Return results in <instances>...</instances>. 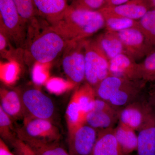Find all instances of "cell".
Returning <instances> with one entry per match:
<instances>
[{
    "instance_id": "6da1fadb",
    "label": "cell",
    "mask_w": 155,
    "mask_h": 155,
    "mask_svg": "<svg viewBox=\"0 0 155 155\" xmlns=\"http://www.w3.org/2000/svg\"><path fill=\"white\" fill-rule=\"evenodd\" d=\"M67 42L87 39L105 26L99 11L75 8L69 5L63 16L49 25Z\"/></svg>"
},
{
    "instance_id": "7a4b0ae2",
    "label": "cell",
    "mask_w": 155,
    "mask_h": 155,
    "mask_svg": "<svg viewBox=\"0 0 155 155\" xmlns=\"http://www.w3.org/2000/svg\"><path fill=\"white\" fill-rule=\"evenodd\" d=\"M35 35L27 33L23 59L27 64H47L64 52L67 42L49 25Z\"/></svg>"
},
{
    "instance_id": "3957f363",
    "label": "cell",
    "mask_w": 155,
    "mask_h": 155,
    "mask_svg": "<svg viewBox=\"0 0 155 155\" xmlns=\"http://www.w3.org/2000/svg\"><path fill=\"white\" fill-rule=\"evenodd\" d=\"M0 28L17 48L24 51L28 27L19 15L13 0H0Z\"/></svg>"
},
{
    "instance_id": "277c9868",
    "label": "cell",
    "mask_w": 155,
    "mask_h": 155,
    "mask_svg": "<svg viewBox=\"0 0 155 155\" xmlns=\"http://www.w3.org/2000/svg\"><path fill=\"white\" fill-rule=\"evenodd\" d=\"M85 80L92 87L110 75V61L94 39L85 40Z\"/></svg>"
},
{
    "instance_id": "5b68a950",
    "label": "cell",
    "mask_w": 155,
    "mask_h": 155,
    "mask_svg": "<svg viewBox=\"0 0 155 155\" xmlns=\"http://www.w3.org/2000/svg\"><path fill=\"white\" fill-rule=\"evenodd\" d=\"M85 40L67 42L62 53V67L64 73L74 84H78L85 80Z\"/></svg>"
},
{
    "instance_id": "8992f818",
    "label": "cell",
    "mask_w": 155,
    "mask_h": 155,
    "mask_svg": "<svg viewBox=\"0 0 155 155\" xmlns=\"http://www.w3.org/2000/svg\"><path fill=\"white\" fill-rule=\"evenodd\" d=\"M18 92L25 112L24 117L51 120L54 113L55 107L49 97L39 90L33 87Z\"/></svg>"
},
{
    "instance_id": "52a82bcc",
    "label": "cell",
    "mask_w": 155,
    "mask_h": 155,
    "mask_svg": "<svg viewBox=\"0 0 155 155\" xmlns=\"http://www.w3.org/2000/svg\"><path fill=\"white\" fill-rule=\"evenodd\" d=\"M22 127L16 130L17 137L22 140L60 141L61 134L58 127L51 120L32 117H24Z\"/></svg>"
},
{
    "instance_id": "ba28073f",
    "label": "cell",
    "mask_w": 155,
    "mask_h": 155,
    "mask_svg": "<svg viewBox=\"0 0 155 155\" xmlns=\"http://www.w3.org/2000/svg\"><path fill=\"white\" fill-rule=\"evenodd\" d=\"M145 83L142 80L134 81L117 77L112 94L107 102L119 110L140 97Z\"/></svg>"
},
{
    "instance_id": "9c48e42d",
    "label": "cell",
    "mask_w": 155,
    "mask_h": 155,
    "mask_svg": "<svg viewBox=\"0 0 155 155\" xmlns=\"http://www.w3.org/2000/svg\"><path fill=\"white\" fill-rule=\"evenodd\" d=\"M154 113L150 105L139 97L119 110V123L138 131Z\"/></svg>"
},
{
    "instance_id": "30bf717a",
    "label": "cell",
    "mask_w": 155,
    "mask_h": 155,
    "mask_svg": "<svg viewBox=\"0 0 155 155\" xmlns=\"http://www.w3.org/2000/svg\"><path fill=\"white\" fill-rule=\"evenodd\" d=\"M119 111L105 101L96 98L94 108L85 115L84 122L98 131L113 128L119 121Z\"/></svg>"
},
{
    "instance_id": "8fae6325",
    "label": "cell",
    "mask_w": 155,
    "mask_h": 155,
    "mask_svg": "<svg viewBox=\"0 0 155 155\" xmlns=\"http://www.w3.org/2000/svg\"><path fill=\"white\" fill-rule=\"evenodd\" d=\"M97 135V130L85 123L69 132V154L92 155Z\"/></svg>"
},
{
    "instance_id": "7c38bea8",
    "label": "cell",
    "mask_w": 155,
    "mask_h": 155,
    "mask_svg": "<svg viewBox=\"0 0 155 155\" xmlns=\"http://www.w3.org/2000/svg\"><path fill=\"white\" fill-rule=\"evenodd\" d=\"M117 33L122 41L125 54L135 61L146 57L153 50L139 28H128Z\"/></svg>"
},
{
    "instance_id": "4fadbf2b",
    "label": "cell",
    "mask_w": 155,
    "mask_h": 155,
    "mask_svg": "<svg viewBox=\"0 0 155 155\" xmlns=\"http://www.w3.org/2000/svg\"><path fill=\"white\" fill-rule=\"evenodd\" d=\"M150 9L143 0H130L119 5L105 6L99 11L105 19L124 18L137 20L140 19Z\"/></svg>"
},
{
    "instance_id": "5bb4252c",
    "label": "cell",
    "mask_w": 155,
    "mask_h": 155,
    "mask_svg": "<svg viewBox=\"0 0 155 155\" xmlns=\"http://www.w3.org/2000/svg\"><path fill=\"white\" fill-rule=\"evenodd\" d=\"M110 75L128 80L139 81L142 80L139 64L125 53H122L110 61Z\"/></svg>"
},
{
    "instance_id": "9a60e30c",
    "label": "cell",
    "mask_w": 155,
    "mask_h": 155,
    "mask_svg": "<svg viewBox=\"0 0 155 155\" xmlns=\"http://www.w3.org/2000/svg\"><path fill=\"white\" fill-rule=\"evenodd\" d=\"M92 155H126L116 140L114 128L98 131Z\"/></svg>"
},
{
    "instance_id": "2e32d148",
    "label": "cell",
    "mask_w": 155,
    "mask_h": 155,
    "mask_svg": "<svg viewBox=\"0 0 155 155\" xmlns=\"http://www.w3.org/2000/svg\"><path fill=\"white\" fill-rule=\"evenodd\" d=\"M138 131L137 155H155V113Z\"/></svg>"
},
{
    "instance_id": "e0dca14e",
    "label": "cell",
    "mask_w": 155,
    "mask_h": 155,
    "mask_svg": "<svg viewBox=\"0 0 155 155\" xmlns=\"http://www.w3.org/2000/svg\"><path fill=\"white\" fill-rule=\"evenodd\" d=\"M40 16L49 25L61 18L69 8L67 0H34Z\"/></svg>"
},
{
    "instance_id": "ac0fdd59",
    "label": "cell",
    "mask_w": 155,
    "mask_h": 155,
    "mask_svg": "<svg viewBox=\"0 0 155 155\" xmlns=\"http://www.w3.org/2000/svg\"><path fill=\"white\" fill-rule=\"evenodd\" d=\"M0 107L12 119H17L25 116V112L18 91L1 89Z\"/></svg>"
},
{
    "instance_id": "d6986e66",
    "label": "cell",
    "mask_w": 155,
    "mask_h": 155,
    "mask_svg": "<svg viewBox=\"0 0 155 155\" xmlns=\"http://www.w3.org/2000/svg\"><path fill=\"white\" fill-rule=\"evenodd\" d=\"M94 39L109 61L125 53L122 41L116 31L107 30Z\"/></svg>"
},
{
    "instance_id": "ffe728a7",
    "label": "cell",
    "mask_w": 155,
    "mask_h": 155,
    "mask_svg": "<svg viewBox=\"0 0 155 155\" xmlns=\"http://www.w3.org/2000/svg\"><path fill=\"white\" fill-rule=\"evenodd\" d=\"M114 132L119 146L125 154L129 155L136 151L138 138L135 130L119 123L116 128H114Z\"/></svg>"
},
{
    "instance_id": "44dd1931",
    "label": "cell",
    "mask_w": 155,
    "mask_h": 155,
    "mask_svg": "<svg viewBox=\"0 0 155 155\" xmlns=\"http://www.w3.org/2000/svg\"><path fill=\"white\" fill-rule=\"evenodd\" d=\"M22 140L30 147L36 155H70L69 151L60 145L59 141L44 142L32 140Z\"/></svg>"
},
{
    "instance_id": "7402d4cb",
    "label": "cell",
    "mask_w": 155,
    "mask_h": 155,
    "mask_svg": "<svg viewBox=\"0 0 155 155\" xmlns=\"http://www.w3.org/2000/svg\"><path fill=\"white\" fill-rule=\"evenodd\" d=\"M84 118L87 113L94 108L96 97L94 88L86 83L75 93V96Z\"/></svg>"
},
{
    "instance_id": "603a6c76",
    "label": "cell",
    "mask_w": 155,
    "mask_h": 155,
    "mask_svg": "<svg viewBox=\"0 0 155 155\" xmlns=\"http://www.w3.org/2000/svg\"><path fill=\"white\" fill-rule=\"evenodd\" d=\"M139 28L150 45L155 49V9L149 10L139 19Z\"/></svg>"
},
{
    "instance_id": "cb8c5ba5",
    "label": "cell",
    "mask_w": 155,
    "mask_h": 155,
    "mask_svg": "<svg viewBox=\"0 0 155 155\" xmlns=\"http://www.w3.org/2000/svg\"><path fill=\"white\" fill-rule=\"evenodd\" d=\"M19 15L27 26L35 22L40 16L34 0H13Z\"/></svg>"
},
{
    "instance_id": "d4e9b609",
    "label": "cell",
    "mask_w": 155,
    "mask_h": 155,
    "mask_svg": "<svg viewBox=\"0 0 155 155\" xmlns=\"http://www.w3.org/2000/svg\"><path fill=\"white\" fill-rule=\"evenodd\" d=\"M0 134L1 138L11 146L17 138L16 131L12 124V119L0 107Z\"/></svg>"
},
{
    "instance_id": "484cf974",
    "label": "cell",
    "mask_w": 155,
    "mask_h": 155,
    "mask_svg": "<svg viewBox=\"0 0 155 155\" xmlns=\"http://www.w3.org/2000/svg\"><path fill=\"white\" fill-rule=\"evenodd\" d=\"M107 30L118 32L128 28H139L138 21L124 18H110L105 19Z\"/></svg>"
},
{
    "instance_id": "4316f807",
    "label": "cell",
    "mask_w": 155,
    "mask_h": 155,
    "mask_svg": "<svg viewBox=\"0 0 155 155\" xmlns=\"http://www.w3.org/2000/svg\"><path fill=\"white\" fill-rule=\"evenodd\" d=\"M142 77L145 82L155 81V49L150 52L144 61L140 63Z\"/></svg>"
},
{
    "instance_id": "83f0119b",
    "label": "cell",
    "mask_w": 155,
    "mask_h": 155,
    "mask_svg": "<svg viewBox=\"0 0 155 155\" xmlns=\"http://www.w3.org/2000/svg\"><path fill=\"white\" fill-rule=\"evenodd\" d=\"M105 0H74L70 5L75 8L98 11L104 6Z\"/></svg>"
},
{
    "instance_id": "f1b7e54d",
    "label": "cell",
    "mask_w": 155,
    "mask_h": 155,
    "mask_svg": "<svg viewBox=\"0 0 155 155\" xmlns=\"http://www.w3.org/2000/svg\"><path fill=\"white\" fill-rule=\"evenodd\" d=\"M11 146L16 155H36L28 145L18 137Z\"/></svg>"
},
{
    "instance_id": "f546056e",
    "label": "cell",
    "mask_w": 155,
    "mask_h": 155,
    "mask_svg": "<svg viewBox=\"0 0 155 155\" xmlns=\"http://www.w3.org/2000/svg\"><path fill=\"white\" fill-rule=\"evenodd\" d=\"M0 155H16L9 149L8 145L2 138H0Z\"/></svg>"
},
{
    "instance_id": "4dcf8cb0",
    "label": "cell",
    "mask_w": 155,
    "mask_h": 155,
    "mask_svg": "<svg viewBox=\"0 0 155 155\" xmlns=\"http://www.w3.org/2000/svg\"><path fill=\"white\" fill-rule=\"evenodd\" d=\"M150 9H155V0H143Z\"/></svg>"
},
{
    "instance_id": "1f68e13d",
    "label": "cell",
    "mask_w": 155,
    "mask_h": 155,
    "mask_svg": "<svg viewBox=\"0 0 155 155\" xmlns=\"http://www.w3.org/2000/svg\"><path fill=\"white\" fill-rule=\"evenodd\" d=\"M110 1V0H105V4L108 1Z\"/></svg>"
},
{
    "instance_id": "d6a6232c",
    "label": "cell",
    "mask_w": 155,
    "mask_h": 155,
    "mask_svg": "<svg viewBox=\"0 0 155 155\" xmlns=\"http://www.w3.org/2000/svg\"></svg>"
},
{
    "instance_id": "836d02e7",
    "label": "cell",
    "mask_w": 155,
    "mask_h": 155,
    "mask_svg": "<svg viewBox=\"0 0 155 155\" xmlns=\"http://www.w3.org/2000/svg\"><path fill=\"white\" fill-rule=\"evenodd\" d=\"M67 1H68V0H67Z\"/></svg>"
}]
</instances>
